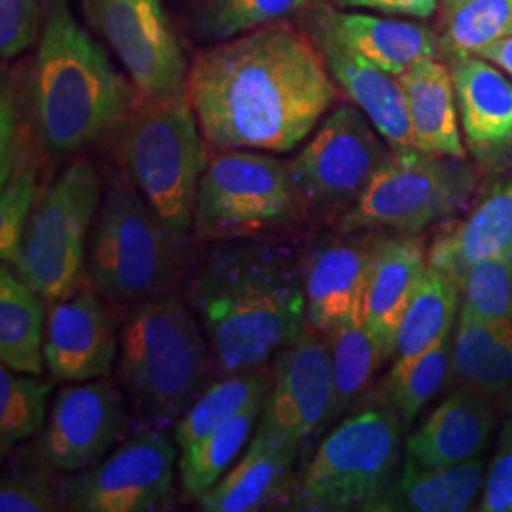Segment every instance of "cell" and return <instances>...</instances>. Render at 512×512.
<instances>
[{
	"label": "cell",
	"mask_w": 512,
	"mask_h": 512,
	"mask_svg": "<svg viewBox=\"0 0 512 512\" xmlns=\"http://www.w3.org/2000/svg\"><path fill=\"white\" fill-rule=\"evenodd\" d=\"M186 95L213 150L285 154L323 120L338 90L310 35L277 21L200 50Z\"/></svg>",
	"instance_id": "obj_1"
},
{
	"label": "cell",
	"mask_w": 512,
	"mask_h": 512,
	"mask_svg": "<svg viewBox=\"0 0 512 512\" xmlns=\"http://www.w3.org/2000/svg\"><path fill=\"white\" fill-rule=\"evenodd\" d=\"M188 304L224 376L262 368L308 329L298 253L264 236L213 241L190 277Z\"/></svg>",
	"instance_id": "obj_2"
},
{
	"label": "cell",
	"mask_w": 512,
	"mask_h": 512,
	"mask_svg": "<svg viewBox=\"0 0 512 512\" xmlns=\"http://www.w3.org/2000/svg\"><path fill=\"white\" fill-rule=\"evenodd\" d=\"M25 92V110L46 156L109 139L139 95L74 19L67 0H46Z\"/></svg>",
	"instance_id": "obj_3"
},
{
	"label": "cell",
	"mask_w": 512,
	"mask_h": 512,
	"mask_svg": "<svg viewBox=\"0 0 512 512\" xmlns=\"http://www.w3.org/2000/svg\"><path fill=\"white\" fill-rule=\"evenodd\" d=\"M198 323L175 293L148 298L128 311L120 330L118 380L145 427H175L202 395L211 349Z\"/></svg>",
	"instance_id": "obj_4"
},
{
	"label": "cell",
	"mask_w": 512,
	"mask_h": 512,
	"mask_svg": "<svg viewBox=\"0 0 512 512\" xmlns=\"http://www.w3.org/2000/svg\"><path fill=\"white\" fill-rule=\"evenodd\" d=\"M177 234L126 175L112 177L93 220L86 268L93 289L112 304H139L173 293L184 274Z\"/></svg>",
	"instance_id": "obj_5"
},
{
	"label": "cell",
	"mask_w": 512,
	"mask_h": 512,
	"mask_svg": "<svg viewBox=\"0 0 512 512\" xmlns=\"http://www.w3.org/2000/svg\"><path fill=\"white\" fill-rule=\"evenodd\" d=\"M188 95H137L109 143L122 171L177 232L192 230L198 186L209 154Z\"/></svg>",
	"instance_id": "obj_6"
},
{
	"label": "cell",
	"mask_w": 512,
	"mask_h": 512,
	"mask_svg": "<svg viewBox=\"0 0 512 512\" xmlns=\"http://www.w3.org/2000/svg\"><path fill=\"white\" fill-rule=\"evenodd\" d=\"M403 421L391 408H370L332 429L289 486L296 511H370L393 484Z\"/></svg>",
	"instance_id": "obj_7"
},
{
	"label": "cell",
	"mask_w": 512,
	"mask_h": 512,
	"mask_svg": "<svg viewBox=\"0 0 512 512\" xmlns=\"http://www.w3.org/2000/svg\"><path fill=\"white\" fill-rule=\"evenodd\" d=\"M304 217L291 164L253 150H215L194 207L202 241L262 238Z\"/></svg>",
	"instance_id": "obj_8"
},
{
	"label": "cell",
	"mask_w": 512,
	"mask_h": 512,
	"mask_svg": "<svg viewBox=\"0 0 512 512\" xmlns=\"http://www.w3.org/2000/svg\"><path fill=\"white\" fill-rule=\"evenodd\" d=\"M101 203V177L88 158H76L38 194L10 266L44 300L73 293Z\"/></svg>",
	"instance_id": "obj_9"
},
{
	"label": "cell",
	"mask_w": 512,
	"mask_h": 512,
	"mask_svg": "<svg viewBox=\"0 0 512 512\" xmlns=\"http://www.w3.org/2000/svg\"><path fill=\"white\" fill-rule=\"evenodd\" d=\"M475 188V175L463 158L395 148L357 203L342 215L338 232L393 230L414 236L452 217Z\"/></svg>",
	"instance_id": "obj_10"
},
{
	"label": "cell",
	"mask_w": 512,
	"mask_h": 512,
	"mask_svg": "<svg viewBox=\"0 0 512 512\" xmlns=\"http://www.w3.org/2000/svg\"><path fill=\"white\" fill-rule=\"evenodd\" d=\"M365 112L342 105L289 160L304 215H344L361 198L387 156Z\"/></svg>",
	"instance_id": "obj_11"
},
{
	"label": "cell",
	"mask_w": 512,
	"mask_h": 512,
	"mask_svg": "<svg viewBox=\"0 0 512 512\" xmlns=\"http://www.w3.org/2000/svg\"><path fill=\"white\" fill-rule=\"evenodd\" d=\"M82 10L118 55L139 95L186 93L190 67L162 0H82Z\"/></svg>",
	"instance_id": "obj_12"
},
{
	"label": "cell",
	"mask_w": 512,
	"mask_h": 512,
	"mask_svg": "<svg viewBox=\"0 0 512 512\" xmlns=\"http://www.w3.org/2000/svg\"><path fill=\"white\" fill-rule=\"evenodd\" d=\"M175 448L164 431L143 427L109 458L61 484V505L80 512H145L171 494Z\"/></svg>",
	"instance_id": "obj_13"
},
{
	"label": "cell",
	"mask_w": 512,
	"mask_h": 512,
	"mask_svg": "<svg viewBox=\"0 0 512 512\" xmlns=\"http://www.w3.org/2000/svg\"><path fill=\"white\" fill-rule=\"evenodd\" d=\"M334 412V376L329 336L304 330L275 355L272 384L258 429L302 444Z\"/></svg>",
	"instance_id": "obj_14"
},
{
	"label": "cell",
	"mask_w": 512,
	"mask_h": 512,
	"mask_svg": "<svg viewBox=\"0 0 512 512\" xmlns=\"http://www.w3.org/2000/svg\"><path fill=\"white\" fill-rule=\"evenodd\" d=\"M126 427L122 389L109 380L69 385L55 397L40 452L55 471L80 473L103 458Z\"/></svg>",
	"instance_id": "obj_15"
},
{
	"label": "cell",
	"mask_w": 512,
	"mask_h": 512,
	"mask_svg": "<svg viewBox=\"0 0 512 512\" xmlns=\"http://www.w3.org/2000/svg\"><path fill=\"white\" fill-rule=\"evenodd\" d=\"M120 336L101 296L92 289L52 304L44 330V363L55 380L90 382L107 378L118 357Z\"/></svg>",
	"instance_id": "obj_16"
},
{
	"label": "cell",
	"mask_w": 512,
	"mask_h": 512,
	"mask_svg": "<svg viewBox=\"0 0 512 512\" xmlns=\"http://www.w3.org/2000/svg\"><path fill=\"white\" fill-rule=\"evenodd\" d=\"M340 234L315 241L300 258L308 325L323 334L361 323L366 277L378 245Z\"/></svg>",
	"instance_id": "obj_17"
},
{
	"label": "cell",
	"mask_w": 512,
	"mask_h": 512,
	"mask_svg": "<svg viewBox=\"0 0 512 512\" xmlns=\"http://www.w3.org/2000/svg\"><path fill=\"white\" fill-rule=\"evenodd\" d=\"M461 128L480 164L507 162L512 156V82L488 59L467 54L450 57Z\"/></svg>",
	"instance_id": "obj_18"
},
{
	"label": "cell",
	"mask_w": 512,
	"mask_h": 512,
	"mask_svg": "<svg viewBox=\"0 0 512 512\" xmlns=\"http://www.w3.org/2000/svg\"><path fill=\"white\" fill-rule=\"evenodd\" d=\"M306 31L323 55L332 78L349 99L365 112L370 124L395 148L414 147L406 93L399 76L385 73L363 55L348 48L323 29L306 25Z\"/></svg>",
	"instance_id": "obj_19"
},
{
	"label": "cell",
	"mask_w": 512,
	"mask_h": 512,
	"mask_svg": "<svg viewBox=\"0 0 512 512\" xmlns=\"http://www.w3.org/2000/svg\"><path fill=\"white\" fill-rule=\"evenodd\" d=\"M304 25L327 31L363 55L372 65L395 76L406 73L421 59H437L444 55L439 35L425 25L366 14H348L325 6L323 2L315 4L304 14Z\"/></svg>",
	"instance_id": "obj_20"
},
{
	"label": "cell",
	"mask_w": 512,
	"mask_h": 512,
	"mask_svg": "<svg viewBox=\"0 0 512 512\" xmlns=\"http://www.w3.org/2000/svg\"><path fill=\"white\" fill-rule=\"evenodd\" d=\"M427 268V251L416 236L380 239L368 268L361 323L395 355L397 332L408 302Z\"/></svg>",
	"instance_id": "obj_21"
},
{
	"label": "cell",
	"mask_w": 512,
	"mask_h": 512,
	"mask_svg": "<svg viewBox=\"0 0 512 512\" xmlns=\"http://www.w3.org/2000/svg\"><path fill=\"white\" fill-rule=\"evenodd\" d=\"M484 397L471 387L446 397L408 437L406 456L425 467H452L478 459L494 429V414Z\"/></svg>",
	"instance_id": "obj_22"
},
{
	"label": "cell",
	"mask_w": 512,
	"mask_h": 512,
	"mask_svg": "<svg viewBox=\"0 0 512 512\" xmlns=\"http://www.w3.org/2000/svg\"><path fill=\"white\" fill-rule=\"evenodd\" d=\"M298 446L256 427L249 450L238 465L198 499L200 509L247 512L268 507L289 492Z\"/></svg>",
	"instance_id": "obj_23"
},
{
	"label": "cell",
	"mask_w": 512,
	"mask_h": 512,
	"mask_svg": "<svg viewBox=\"0 0 512 512\" xmlns=\"http://www.w3.org/2000/svg\"><path fill=\"white\" fill-rule=\"evenodd\" d=\"M512 251V177L497 184L467 215L446 226L427 249V264L458 279L478 260Z\"/></svg>",
	"instance_id": "obj_24"
},
{
	"label": "cell",
	"mask_w": 512,
	"mask_h": 512,
	"mask_svg": "<svg viewBox=\"0 0 512 512\" xmlns=\"http://www.w3.org/2000/svg\"><path fill=\"white\" fill-rule=\"evenodd\" d=\"M399 80L406 93L414 148L439 156L465 158L452 71L435 57H427L401 74Z\"/></svg>",
	"instance_id": "obj_25"
},
{
	"label": "cell",
	"mask_w": 512,
	"mask_h": 512,
	"mask_svg": "<svg viewBox=\"0 0 512 512\" xmlns=\"http://www.w3.org/2000/svg\"><path fill=\"white\" fill-rule=\"evenodd\" d=\"M482 486L484 463L478 459L452 467H425L406 456L403 473L393 480L370 511H467Z\"/></svg>",
	"instance_id": "obj_26"
},
{
	"label": "cell",
	"mask_w": 512,
	"mask_h": 512,
	"mask_svg": "<svg viewBox=\"0 0 512 512\" xmlns=\"http://www.w3.org/2000/svg\"><path fill=\"white\" fill-rule=\"evenodd\" d=\"M452 372L465 387L497 395L512 387V321H486L459 311Z\"/></svg>",
	"instance_id": "obj_27"
},
{
	"label": "cell",
	"mask_w": 512,
	"mask_h": 512,
	"mask_svg": "<svg viewBox=\"0 0 512 512\" xmlns=\"http://www.w3.org/2000/svg\"><path fill=\"white\" fill-rule=\"evenodd\" d=\"M459 298L458 279L427 264L399 325L391 370H403L452 332Z\"/></svg>",
	"instance_id": "obj_28"
},
{
	"label": "cell",
	"mask_w": 512,
	"mask_h": 512,
	"mask_svg": "<svg viewBox=\"0 0 512 512\" xmlns=\"http://www.w3.org/2000/svg\"><path fill=\"white\" fill-rule=\"evenodd\" d=\"M6 266L0 270V359L14 372L40 376L44 366L42 296Z\"/></svg>",
	"instance_id": "obj_29"
},
{
	"label": "cell",
	"mask_w": 512,
	"mask_h": 512,
	"mask_svg": "<svg viewBox=\"0 0 512 512\" xmlns=\"http://www.w3.org/2000/svg\"><path fill=\"white\" fill-rule=\"evenodd\" d=\"M264 397L245 406L236 418L181 452L179 473L186 497L200 499L226 475V469L236 461L258 427L256 423L262 416Z\"/></svg>",
	"instance_id": "obj_30"
},
{
	"label": "cell",
	"mask_w": 512,
	"mask_h": 512,
	"mask_svg": "<svg viewBox=\"0 0 512 512\" xmlns=\"http://www.w3.org/2000/svg\"><path fill=\"white\" fill-rule=\"evenodd\" d=\"M270 384L272 374L256 368L226 374V378L202 391V395L188 406L175 425V440L181 452L236 418L245 406L264 397Z\"/></svg>",
	"instance_id": "obj_31"
},
{
	"label": "cell",
	"mask_w": 512,
	"mask_h": 512,
	"mask_svg": "<svg viewBox=\"0 0 512 512\" xmlns=\"http://www.w3.org/2000/svg\"><path fill=\"white\" fill-rule=\"evenodd\" d=\"M439 40L442 54H478L512 35V0H442Z\"/></svg>",
	"instance_id": "obj_32"
},
{
	"label": "cell",
	"mask_w": 512,
	"mask_h": 512,
	"mask_svg": "<svg viewBox=\"0 0 512 512\" xmlns=\"http://www.w3.org/2000/svg\"><path fill=\"white\" fill-rule=\"evenodd\" d=\"M327 336L334 376V418L357 401L380 366L389 359V353L363 323L346 325Z\"/></svg>",
	"instance_id": "obj_33"
},
{
	"label": "cell",
	"mask_w": 512,
	"mask_h": 512,
	"mask_svg": "<svg viewBox=\"0 0 512 512\" xmlns=\"http://www.w3.org/2000/svg\"><path fill=\"white\" fill-rule=\"evenodd\" d=\"M323 0H207L198 12L196 29L207 40H228L264 25L304 16Z\"/></svg>",
	"instance_id": "obj_34"
},
{
	"label": "cell",
	"mask_w": 512,
	"mask_h": 512,
	"mask_svg": "<svg viewBox=\"0 0 512 512\" xmlns=\"http://www.w3.org/2000/svg\"><path fill=\"white\" fill-rule=\"evenodd\" d=\"M452 370V340L446 334L403 370H391L387 376V399L408 427L421 408L429 403L446 382Z\"/></svg>",
	"instance_id": "obj_35"
},
{
	"label": "cell",
	"mask_w": 512,
	"mask_h": 512,
	"mask_svg": "<svg viewBox=\"0 0 512 512\" xmlns=\"http://www.w3.org/2000/svg\"><path fill=\"white\" fill-rule=\"evenodd\" d=\"M52 382L37 380L33 374L18 376L2 365L0 370V448L8 452L23 440L37 435L46 418V401Z\"/></svg>",
	"instance_id": "obj_36"
},
{
	"label": "cell",
	"mask_w": 512,
	"mask_h": 512,
	"mask_svg": "<svg viewBox=\"0 0 512 512\" xmlns=\"http://www.w3.org/2000/svg\"><path fill=\"white\" fill-rule=\"evenodd\" d=\"M458 283L463 313L486 321H512V251L467 266Z\"/></svg>",
	"instance_id": "obj_37"
},
{
	"label": "cell",
	"mask_w": 512,
	"mask_h": 512,
	"mask_svg": "<svg viewBox=\"0 0 512 512\" xmlns=\"http://www.w3.org/2000/svg\"><path fill=\"white\" fill-rule=\"evenodd\" d=\"M54 467L42 456L29 458L19 454L4 471L0 484V511L46 512L55 511L61 503V488L55 490Z\"/></svg>",
	"instance_id": "obj_38"
},
{
	"label": "cell",
	"mask_w": 512,
	"mask_h": 512,
	"mask_svg": "<svg viewBox=\"0 0 512 512\" xmlns=\"http://www.w3.org/2000/svg\"><path fill=\"white\" fill-rule=\"evenodd\" d=\"M42 0H0V55L10 61L29 50L42 33Z\"/></svg>",
	"instance_id": "obj_39"
},
{
	"label": "cell",
	"mask_w": 512,
	"mask_h": 512,
	"mask_svg": "<svg viewBox=\"0 0 512 512\" xmlns=\"http://www.w3.org/2000/svg\"><path fill=\"white\" fill-rule=\"evenodd\" d=\"M480 511L512 512V421L501 435L499 450L484 480Z\"/></svg>",
	"instance_id": "obj_40"
},
{
	"label": "cell",
	"mask_w": 512,
	"mask_h": 512,
	"mask_svg": "<svg viewBox=\"0 0 512 512\" xmlns=\"http://www.w3.org/2000/svg\"><path fill=\"white\" fill-rule=\"evenodd\" d=\"M340 8H370L393 16L429 18L437 12L439 0H330Z\"/></svg>",
	"instance_id": "obj_41"
},
{
	"label": "cell",
	"mask_w": 512,
	"mask_h": 512,
	"mask_svg": "<svg viewBox=\"0 0 512 512\" xmlns=\"http://www.w3.org/2000/svg\"><path fill=\"white\" fill-rule=\"evenodd\" d=\"M476 55L492 61L499 69H503L505 73L509 74L512 80V35L495 40Z\"/></svg>",
	"instance_id": "obj_42"
},
{
	"label": "cell",
	"mask_w": 512,
	"mask_h": 512,
	"mask_svg": "<svg viewBox=\"0 0 512 512\" xmlns=\"http://www.w3.org/2000/svg\"><path fill=\"white\" fill-rule=\"evenodd\" d=\"M509 408L512 410V391L509 393Z\"/></svg>",
	"instance_id": "obj_43"
}]
</instances>
